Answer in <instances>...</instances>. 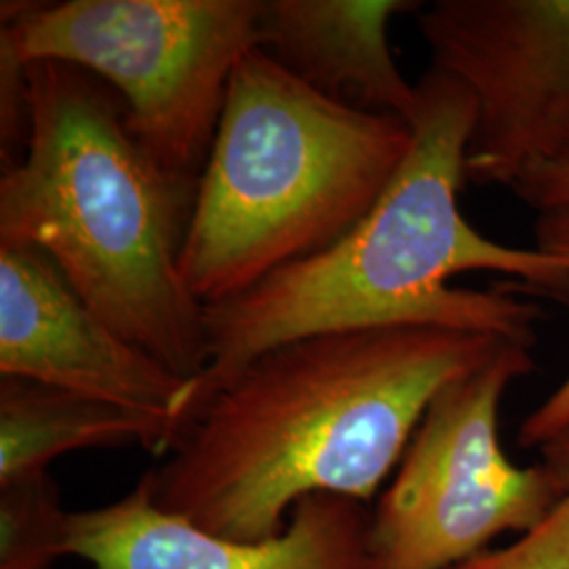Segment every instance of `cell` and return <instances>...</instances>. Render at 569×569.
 Here are the masks:
<instances>
[{
	"mask_svg": "<svg viewBox=\"0 0 569 569\" xmlns=\"http://www.w3.org/2000/svg\"><path fill=\"white\" fill-rule=\"evenodd\" d=\"M505 342L451 327L392 326L274 346L186 420L163 465L146 472L152 500L239 542L281 533L312 493L367 505L439 390Z\"/></svg>",
	"mask_w": 569,
	"mask_h": 569,
	"instance_id": "obj_1",
	"label": "cell"
},
{
	"mask_svg": "<svg viewBox=\"0 0 569 569\" xmlns=\"http://www.w3.org/2000/svg\"><path fill=\"white\" fill-rule=\"evenodd\" d=\"M409 119L413 142L387 190L342 239L243 293L204 306L207 367L190 382L186 420L274 346L366 327L437 326L536 346L542 308L507 289L449 287L470 270L507 274L569 306V266L536 247L481 234L460 211L477 102L465 82L430 68Z\"/></svg>",
	"mask_w": 569,
	"mask_h": 569,
	"instance_id": "obj_2",
	"label": "cell"
},
{
	"mask_svg": "<svg viewBox=\"0 0 569 569\" xmlns=\"http://www.w3.org/2000/svg\"><path fill=\"white\" fill-rule=\"evenodd\" d=\"M23 79L26 140L0 178V244L49 256L124 340L199 380L204 308L180 268L197 183L157 164L100 79L61 61L28 63Z\"/></svg>",
	"mask_w": 569,
	"mask_h": 569,
	"instance_id": "obj_3",
	"label": "cell"
},
{
	"mask_svg": "<svg viewBox=\"0 0 569 569\" xmlns=\"http://www.w3.org/2000/svg\"><path fill=\"white\" fill-rule=\"evenodd\" d=\"M411 124L338 102L264 49L232 72L197 183L180 268L220 305L342 239L411 150Z\"/></svg>",
	"mask_w": 569,
	"mask_h": 569,
	"instance_id": "obj_4",
	"label": "cell"
},
{
	"mask_svg": "<svg viewBox=\"0 0 569 569\" xmlns=\"http://www.w3.org/2000/svg\"><path fill=\"white\" fill-rule=\"evenodd\" d=\"M0 16V60L100 79L157 164L199 183L232 72L260 49L262 0L2 2Z\"/></svg>",
	"mask_w": 569,
	"mask_h": 569,
	"instance_id": "obj_5",
	"label": "cell"
},
{
	"mask_svg": "<svg viewBox=\"0 0 569 569\" xmlns=\"http://www.w3.org/2000/svg\"><path fill=\"white\" fill-rule=\"evenodd\" d=\"M531 350L509 340L432 399L371 510L378 569L453 568L536 528L568 496L545 462L517 467L500 443V406L536 369Z\"/></svg>",
	"mask_w": 569,
	"mask_h": 569,
	"instance_id": "obj_6",
	"label": "cell"
},
{
	"mask_svg": "<svg viewBox=\"0 0 569 569\" xmlns=\"http://www.w3.org/2000/svg\"><path fill=\"white\" fill-rule=\"evenodd\" d=\"M432 68L477 102L468 182L505 186L569 127V0L422 2Z\"/></svg>",
	"mask_w": 569,
	"mask_h": 569,
	"instance_id": "obj_7",
	"label": "cell"
},
{
	"mask_svg": "<svg viewBox=\"0 0 569 569\" xmlns=\"http://www.w3.org/2000/svg\"><path fill=\"white\" fill-rule=\"evenodd\" d=\"M0 376L159 418L173 428V439L190 390L180 373L102 321L49 256L18 244H0Z\"/></svg>",
	"mask_w": 569,
	"mask_h": 569,
	"instance_id": "obj_8",
	"label": "cell"
},
{
	"mask_svg": "<svg viewBox=\"0 0 569 569\" xmlns=\"http://www.w3.org/2000/svg\"><path fill=\"white\" fill-rule=\"evenodd\" d=\"M68 555L93 569H378L361 500L306 496L281 533L239 542L159 509L146 475L121 500L70 512Z\"/></svg>",
	"mask_w": 569,
	"mask_h": 569,
	"instance_id": "obj_9",
	"label": "cell"
},
{
	"mask_svg": "<svg viewBox=\"0 0 569 569\" xmlns=\"http://www.w3.org/2000/svg\"><path fill=\"white\" fill-rule=\"evenodd\" d=\"M411 0H262L260 49L327 98L409 122L418 87L399 70L388 23Z\"/></svg>",
	"mask_w": 569,
	"mask_h": 569,
	"instance_id": "obj_10",
	"label": "cell"
},
{
	"mask_svg": "<svg viewBox=\"0 0 569 569\" xmlns=\"http://www.w3.org/2000/svg\"><path fill=\"white\" fill-rule=\"evenodd\" d=\"M173 428L140 411L37 380L0 376V483L79 449L142 446L164 456Z\"/></svg>",
	"mask_w": 569,
	"mask_h": 569,
	"instance_id": "obj_11",
	"label": "cell"
},
{
	"mask_svg": "<svg viewBox=\"0 0 569 569\" xmlns=\"http://www.w3.org/2000/svg\"><path fill=\"white\" fill-rule=\"evenodd\" d=\"M68 519L49 470L0 483V569H53L68 555Z\"/></svg>",
	"mask_w": 569,
	"mask_h": 569,
	"instance_id": "obj_12",
	"label": "cell"
},
{
	"mask_svg": "<svg viewBox=\"0 0 569 569\" xmlns=\"http://www.w3.org/2000/svg\"><path fill=\"white\" fill-rule=\"evenodd\" d=\"M449 569H569V496L515 542Z\"/></svg>",
	"mask_w": 569,
	"mask_h": 569,
	"instance_id": "obj_13",
	"label": "cell"
},
{
	"mask_svg": "<svg viewBox=\"0 0 569 569\" xmlns=\"http://www.w3.org/2000/svg\"><path fill=\"white\" fill-rule=\"evenodd\" d=\"M536 249L563 260L569 266V207L536 213L533 220ZM569 425V373L561 385L533 407L519 427V448L538 449Z\"/></svg>",
	"mask_w": 569,
	"mask_h": 569,
	"instance_id": "obj_14",
	"label": "cell"
},
{
	"mask_svg": "<svg viewBox=\"0 0 569 569\" xmlns=\"http://www.w3.org/2000/svg\"><path fill=\"white\" fill-rule=\"evenodd\" d=\"M515 199L533 213L569 207V127L545 154L526 164L510 182Z\"/></svg>",
	"mask_w": 569,
	"mask_h": 569,
	"instance_id": "obj_15",
	"label": "cell"
},
{
	"mask_svg": "<svg viewBox=\"0 0 569 569\" xmlns=\"http://www.w3.org/2000/svg\"><path fill=\"white\" fill-rule=\"evenodd\" d=\"M540 462H545L563 486L569 496V425L561 432H557L545 446L538 448Z\"/></svg>",
	"mask_w": 569,
	"mask_h": 569,
	"instance_id": "obj_16",
	"label": "cell"
}]
</instances>
